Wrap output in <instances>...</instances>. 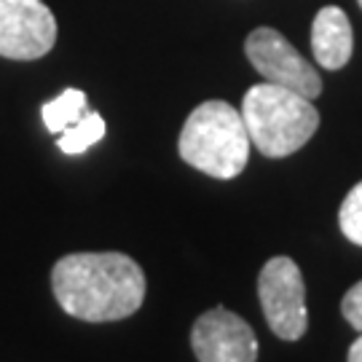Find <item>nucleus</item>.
I'll return each mask as SVG.
<instances>
[{
	"mask_svg": "<svg viewBox=\"0 0 362 362\" xmlns=\"http://www.w3.org/2000/svg\"><path fill=\"white\" fill-rule=\"evenodd\" d=\"M360 6H362V0H360Z\"/></svg>",
	"mask_w": 362,
	"mask_h": 362,
	"instance_id": "4468645a",
	"label": "nucleus"
},
{
	"mask_svg": "<svg viewBox=\"0 0 362 362\" xmlns=\"http://www.w3.org/2000/svg\"><path fill=\"white\" fill-rule=\"evenodd\" d=\"M250 134L242 110L223 100H209L194 107L182 124L177 151L185 164L218 180H233L250 161Z\"/></svg>",
	"mask_w": 362,
	"mask_h": 362,
	"instance_id": "f03ea898",
	"label": "nucleus"
},
{
	"mask_svg": "<svg viewBox=\"0 0 362 362\" xmlns=\"http://www.w3.org/2000/svg\"><path fill=\"white\" fill-rule=\"evenodd\" d=\"M191 349L199 362H255L258 336L239 314L218 306L194 322Z\"/></svg>",
	"mask_w": 362,
	"mask_h": 362,
	"instance_id": "0eeeda50",
	"label": "nucleus"
},
{
	"mask_svg": "<svg viewBox=\"0 0 362 362\" xmlns=\"http://www.w3.org/2000/svg\"><path fill=\"white\" fill-rule=\"evenodd\" d=\"M341 314H344V320L357 333H362V279L357 285H351L349 293L344 296V300H341Z\"/></svg>",
	"mask_w": 362,
	"mask_h": 362,
	"instance_id": "f8f14e48",
	"label": "nucleus"
},
{
	"mask_svg": "<svg viewBox=\"0 0 362 362\" xmlns=\"http://www.w3.org/2000/svg\"><path fill=\"white\" fill-rule=\"evenodd\" d=\"M311 103L309 97L269 81L250 86L242 100L250 143L269 158H285L300 151L320 127V113Z\"/></svg>",
	"mask_w": 362,
	"mask_h": 362,
	"instance_id": "7ed1b4c3",
	"label": "nucleus"
},
{
	"mask_svg": "<svg viewBox=\"0 0 362 362\" xmlns=\"http://www.w3.org/2000/svg\"><path fill=\"white\" fill-rule=\"evenodd\" d=\"M338 226L349 242L362 247V182H357L344 199L338 209Z\"/></svg>",
	"mask_w": 362,
	"mask_h": 362,
	"instance_id": "9b49d317",
	"label": "nucleus"
},
{
	"mask_svg": "<svg viewBox=\"0 0 362 362\" xmlns=\"http://www.w3.org/2000/svg\"><path fill=\"white\" fill-rule=\"evenodd\" d=\"M57 19L43 0H0V57L33 62L54 49Z\"/></svg>",
	"mask_w": 362,
	"mask_h": 362,
	"instance_id": "423d86ee",
	"label": "nucleus"
},
{
	"mask_svg": "<svg viewBox=\"0 0 362 362\" xmlns=\"http://www.w3.org/2000/svg\"><path fill=\"white\" fill-rule=\"evenodd\" d=\"M311 52L317 65L325 70H341L351 59L354 35H351L349 16L338 6H325L314 16L311 25Z\"/></svg>",
	"mask_w": 362,
	"mask_h": 362,
	"instance_id": "6e6552de",
	"label": "nucleus"
},
{
	"mask_svg": "<svg viewBox=\"0 0 362 362\" xmlns=\"http://www.w3.org/2000/svg\"><path fill=\"white\" fill-rule=\"evenodd\" d=\"M245 54L258 70L263 81L293 89L309 100H317L322 94V78L311 67L306 57L296 52V46L272 27L252 30L245 40Z\"/></svg>",
	"mask_w": 362,
	"mask_h": 362,
	"instance_id": "39448f33",
	"label": "nucleus"
},
{
	"mask_svg": "<svg viewBox=\"0 0 362 362\" xmlns=\"http://www.w3.org/2000/svg\"><path fill=\"white\" fill-rule=\"evenodd\" d=\"M89 105H86V94L81 89H65L57 100L43 105L40 116H43V124L52 134H62L67 127H73L76 121L86 116Z\"/></svg>",
	"mask_w": 362,
	"mask_h": 362,
	"instance_id": "1a4fd4ad",
	"label": "nucleus"
},
{
	"mask_svg": "<svg viewBox=\"0 0 362 362\" xmlns=\"http://www.w3.org/2000/svg\"><path fill=\"white\" fill-rule=\"evenodd\" d=\"M105 137V118L100 113H91L86 110V116L76 121L73 127H67L62 134H59V151L67 156H78L83 153V151H89L94 143H100Z\"/></svg>",
	"mask_w": 362,
	"mask_h": 362,
	"instance_id": "9d476101",
	"label": "nucleus"
},
{
	"mask_svg": "<svg viewBox=\"0 0 362 362\" xmlns=\"http://www.w3.org/2000/svg\"><path fill=\"white\" fill-rule=\"evenodd\" d=\"M258 298L274 336H279L282 341H298L306 333L309 327L306 285L293 258L276 255L266 260L258 276Z\"/></svg>",
	"mask_w": 362,
	"mask_h": 362,
	"instance_id": "20e7f679",
	"label": "nucleus"
},
{
	"mask_svg": "<svg viewBox=\"0 0 362 362\" xmlns=\"http://www.w3.org/2000/svg\"><path fill=\"white\" fill-rule=\"evenodd\" d=\"M349 362H362V333H360V338L349 346Z\"/></svg>",
	"mask_w": 362,
	"mask_h": 362,
	"instance_id": "ddd939ff",
	"label": "nucleus"
},
{
	"mask_svg": "<svg viewBox=\"0 0 362 362\" xmlns=\"http://www.w3.org/2000/svg\"><path fill=\"white\" fill-rule=\"evenodd\" d=\"M52 290L76 320L118 322L143 306L145 274L124 252H73L54 263Z\"/></svg>",
	"mask_w": 362,
	"mask_h": 362,
	"instance_id": "f257e3e1",
	"label": "nucleus"
}]
</instances>
